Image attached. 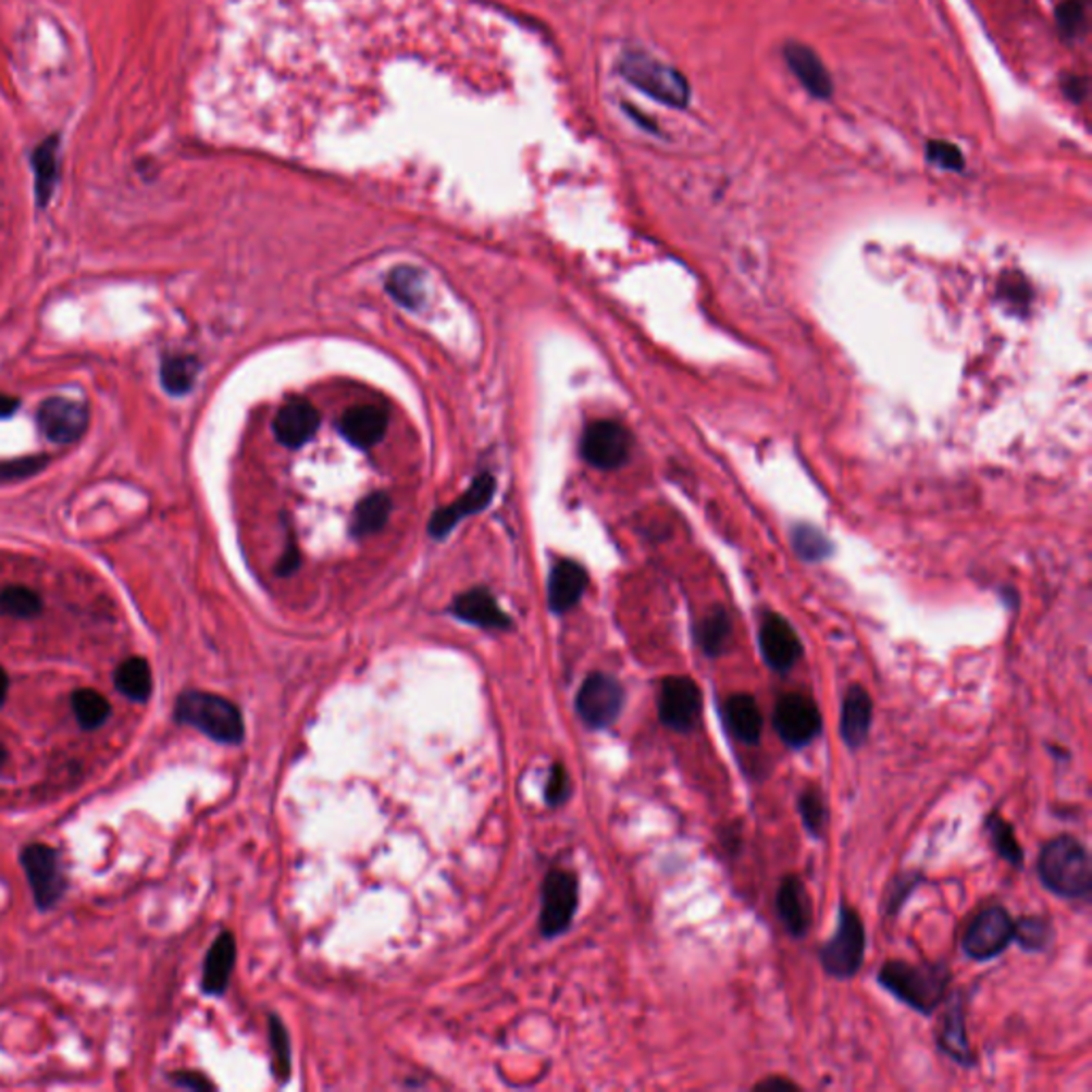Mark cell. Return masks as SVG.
<instances>
[{
    "instance_id": "obj_1",
    "label": "cell",
    "mask_w": 1092,
    "mask_h": 1092,
    "mask_svg": "<svg viewBox=\"0 0 1092 1092\" xmlns=\"http://www.w3.org/2000/svg\"><path fill=\"white\" fill-rule=\"evenodd\" d=\"M954 982L947 963H907L888 960L877 971V983L898 1003L930 1018L943 1005Z\"/></svg>"
},
{
    "instance_id": "obj_2",
    "label": "cell",
    "mask_w": 1092,
    "mask_h": 1092,
    "mask_svg": "<svg viewBox=\"0 0 1092 1092\" xmlns=\"http://www.w3.org/2000/svg\"><path fill=\"white\" fill-rule=\"evenodd\" d=\"M1038 877L1041 885L1065 901H1089L1092 892V863L1087 845L1071 834H1058L1039 849Z\"/></svg>"
},
{
    "instance_id": "obj_3",
    "label": "cell",
    "mask_w": 1092,
    "mask_h": 1092,
    "mask_svg": "<svg viewBox=\"0 0 1092 1092\" xmlns=\"http://www.w3.org/2000/svg\"><path fill=\"white\" fill-rule=\"evenodd\" d=\"M867 958V929L863 916L856 907L841 901L836 929L826 943L818 947V960L821 969L841 982L854 980Z\"/></svg>"
},
{
    "instance_id": "obj_4",
    "label": "cell",
    "mask_w": 1092,
    "mask_h": 1092,
    "mask_svg": "<svg viewBox=\"0 0 1092 1092\" xmlns=\"http://www.w3.org/2000/svg\"><path fill=\"white\" fill-rule=\"evenodd\" d=\"M175 719L222 745H239L246 734L241 710L210 692H184L175 705Z\"/></svg>"
},
{
    "instance_id": "obj_5",
    "label": "cell",
    "mask_w": 1092,
    "mask_h": 1092,
    "mask_svg": "<svg viewBox=\"0 0 1092 1092\" xmlns=\"http://www.w3.org/2000/svg\"><path fill=\"white\" fill-rule=\"evenodd\" d=\"M621 75L668 108L683 110L690 103L687 79L672 66L645 54H628L621 62Z\"/></svg>"
},
{
    "instance_id": "obj_6",
    "label": "cell",
    "mask_w": 1092,
    "mask_h": 1092,
    "mask_svg": "<svg viewBox=\"0 0 1092 1092\" xmlns=\"http://www.w3.org/2000/svg\"><path fill=\"white\" fill-rule=\"evenodd\" d=\"M772 728L785 747L803 752L821 736L823 717L809 696L801 692H787L781 694L774 705Z\"/></svg>"
},
{
    "instance_id": "obj_7",
    "label": "cell",
    "mask_w": 1092,
    "mask_h": 1092,
    "mask_svg": "<svg viewBox=\"0 0 1092 1092\" xmlns=\"http://www.w3.org/2000/svg\"><path fill=\"white\" fill-rule=\"evenodd\" d=\"M659 723L677 734H692L703 719V690L692 677L674 674L659 683L657 692Z\"/></svg>"
},
{
    "instance_id": "obj_8",
    "label": "cell",
    "mask_w": 1092,
    "mask_h": 1092,
    "mask_svg": "<svg viewBox=\"0 0 1092 1092\" xmlns=\"http://www.w3.org/2000/svg\"><path fill=\"white\" fill-rule=\"evenodd\" d=\"M1014 943V918L1003 905H990L973 916L963 934V952L976 963L1001 956Z\"/></svg>"
},
{
    "instance_id": "obj_9",
    "label": "cell",
    "mask_w": 1092,
    "mask_h": 1092,
    "mask_svg": "<svg viewBox=\"0 0 1092 1092\" xmlns=\"http://www.w3.org/2000/svg\"><path fill=\"white\" fill-rule=\"evenodd\" d=\"M579 909V879L576 874L553 869L546 874L541 890V932L555 939L572 927Z\"/></svg>"
},
{
    "instance_id": "obj_10",
    "label": "cell",
    "mask_w": 1092,
    "mask_h": 1092,
    "mask_svg": "<svg viewBox=\"0 0 1092 1092\" xmlns=\"http://www.w3.org/2000/svg\"><path fill=\"white\" fill-rule=\"evenodd\" d=\"M625 707V690L612 674L592 672L579 694L576 712L592 730H606L621 717Z\"/></svg>"
},
{
    "instance_id": "obj_11",
    "label": "cell",
    "mask_w": 1092,
    "mask_h": 1092,
    "mask_svg": "<svg viewBox=\"0 0 1092 1092\" xmlns=\"http://www.w3.org/2000/svg\"><path fill=\"white\" fill-rule=\"evenodd\" d=\"M943 1014L939 1018V1027L934 1033L936 1050L945 1054L950 1060L965 1069H973L978 1065L976 1052L967 1035V998L960 990L947 992L943 1001Z\"/></svg>"
},
{
    "instance_id": "obj_12",
    "label": "cell",
    "mask_w": 1092,
    "mask_h": 1092,
    "mask_svg": "<svg viewBox=\"0 0 1092 1092\" xmlns=\"http://www.w3.org/2000/svg\"><path fill=\"white\" fill-rule=\"evenodd\" d=\"M22 867L28 877L37 905L41 909L54 907L66 890V879L62 873L55 849L41 843L28 845L22 852Z\"/></svg>"
},
{
    "instance_id": "obj_13",
    "label": "cell",
    "mask_w": 1092,
    "mask_h": 1092,
    "mask_svg": "<svg viewBox=\"0 0 1092 1092\" xmlns=\"http://www.w3.org/2000/svg\"><path fill=\"white\" fill-rule=\"evenodd\" d=\"M758 645L766 666L777 674H787L803 657V643L787 619L768 612L760 623Z\"/></svg>"
},
{
    "instance_id": "obj_14",
    "label": "cell",
    "mask_w": 1092,
    "mask_h": 1092,
    "mask_svg": "<svg viewBox=\"0 0 1092 1092\" xmlns=\"http://www.w3.org/2000/svg\"><path fill=\"white\" fill-rule=\"evenodd\" d=\"M774 907L781 927L792 939L796 941L807 939L809 930L814 927V903L805 881L798 874L781 877Z\"/></svg>"
},
{
    "instance_id": "obj_15",
    "label": "cell",
    "mask_w": 1092,
    "mask_h": 1092,
    "mask_svg": "<svg viewBox=\"0 0 1092 1092\" xmlns=\"http://www.w3.org/2000/svg\"><path fill=\"white\" fill-rule=\"evenodd\" d=\"M581 452L594 468L615 470L628 461L630 434L615 421H596L583 434Z\"/></svg>"
},
{
    "instance_id": "obj_16",
    "label": "cell",
    "mask_w": 1092,
    "mask_h": 1092,
    "mask_svg": "<svg viewBox=\"0 0 1092 1092\" xmlns=\"http://www.w3.org/2000/svg\"><path fill=\"white\" fill-rule=\"evenodd\" d=\"M39 430L54 444H69L84 436L88 430V408L82 401L52 397L46 399L37 412Z\"/></svg>"
},
{
    "instance_id": "obj_17",
    "label": "cell",
    "mask_w": 1092,
    "mask_h": 1092,
    "mask_svg": "<svg viewBox=\"0 0 1092 1092\" xmlns=\"http://www.w3.org/2000/svg\"><path fill=\"white\" fill-rule=\"evenodd\" d=\"M873 712L871 694L860 683H852L843 696L841 719H839L841 741L852 754L869 743L873 728Z\"/></svg>"
},
{
    "instance_id": "obj_18",
    "label": "cell",
    "mask_w": 1092,
    "mask_h": 1092,
    "mask_svg": "<svg viewBox=\"0 0 1092 1092\" xmlns=\"http://www.w3.org/2000/svg\"><path fill=\"white\" fill-rule=\"evenodd\" d=\"M721 721L725 732L747 747H758L765 732V717L758 700L747 692L730 694L721 707Z\"/></svg>"
},
{
    "instance_id": "obj_19",
    "label": "cell",
    "mask_w": 1092,
    "mask_h": 1092,
    "mask_svg": "<svg viewBox=\"0 0 1092 1092\" xmlns=\"http://www.w3.org/2000/svg\"><path fill=\"white\" fill-rule=\"evenodd\" d=\"M493 493H495V481L489 474L479 476L470 489L463 493L459 499H455L450 506L437 510L430 523V534L434 538H444L463 517L476 514L485 510L492 504Z\"/></svg>"
},
{
    "instance_id": "obj_20",
    "label": "cell",
    "mask_w": 1092,
    "mask_h": 1092,
    "mask_svg": "<svg viewBox=\"0 0 1092 1092\" xmlns=\"http://www.w3.org/2000/svg\"><path fill=\"white\" fill-rule=\"evenodd\" d=\"M321 425L317 408L303 399L288 401L273 421V432L288 448H299L308 444Z\"/></svg>"
},
{
    "instance_id": "obj_21",
    "label": "cell",
    "mask_w": 1092,
    "mask_h": 1092,
    "mask_svg": "<svg viewBox=\"0 0 1092 1092\" xmlns=\"http://www.w3.org/2000/svg\"><path fill=\"white\" fill-rule=\"evenodd\" d=\"M783 58L790 71L796 75V79L811 97L816 99L832 97V77L821 58L811 48L803 44H787L783 48Z\"/></svg>"
},
{
    "instance_id": "obj_22",
    "label": "cell",
    "mask_w": 1092,
    "mask_h": 1092,
    "mask_svg": "<svg viewBox=\"0 0 1092 1092\" xmlns=\"http://www.w3.org/2000/svg\"><path fill=\"white\" fill-rule=\"evenodd\" d=\"M587 572L583 566L570 559H561L555 563L548 579V606L553 612L563 615L572 610L587 590Z\"/></svg>"
},
{
    "instance_id": "obj_23",
    "label": "cell",
    "mask_w": 1092,
    "mask_h": 1092,
    "mask_svg": "<svg viewBox=\"0 0 1092 1092\" xmlns=\"http://www.w3.org/2000/svg\"><path fill=\"white\" fill-rule=\"evenodd\" d=\"M450 610L457 619L483 630H508L512 625L510 617L499 608L492 592L483 587L461 594L452 601Z\"/></svg>"
},
{
    "instance_id": "obj_24",
    "label": "cell",
    "mask_w": 1092,
    "mask_h": 1092,
    "mask_svg": "<svg viewBox=\"0 0 1092 1092\" xmlns=\"http://www.w3.org/2000/svg\"><path fill=\"white\" fill-rule=\"evenodd\" d=\"M386 414L379 406H357L344 412L339 432L357 448H372L386 434Z\"/></svg>"
},
{
    "instance_id": "obj_25",
    "label": "cell",
    "mask_w": 1092,
    "mask_h": 1092,
    "mask_svg": "<svg viewBox=\"0 0 1092 1092\" xmlns=\"http://www.w3.org/2000/svg\"><path fill=\"white\" fill-rule=\"evenodd\" d=\"M237 958V945L233 932H222L208 952L203 967V992L220 996L226 992L231 973Z\"/></svg>"
},
{
    "instance_id": "obj_26",
    "label": "cell",
    "mask_w": 1092,
    "mask_h": 1092,
    "mask_svg": "<svg viewBox=\"0 0 1092 1092\" xmlns=\"http://www.w3.org/2000/svg\"><path fill=\"white\" fill-rule=\"evenodd\" d=\"M696 643H698L700 652L709 659L723 656L730 649L732 619L721 606L712 608L709 615L700 621V625L696 628Z\"/></svg>"
},
{
    "instance_id": "obj_27",
    "label": "cell",
    "mask_w": 1092,
    "mask_h": 1092,
    "mask_svg": "<svg viewBox=\"0 0 1092 1092\" xmlns=\"http://www.w3.org/2000/svg\"><path fill=\"white\" fill-rule=\"evenodd\" d=\"M983 828H985L988 841H990L992 849L996 852V856L1001 860H1005L1007 865H1012L1014 869H1022V865H1025V847L1020 845L1014 826L1007 819L1003 818V816L990 814L985 818V821H983Z\"/></svg>"
},
{
    "instance_id": "obj_28",
    "label": "cell",
    "mask_w": 1092,
    "mask_h": 1092,
    "mask_svg": "<svg viewBox=\"0 0 1092 1092\" xmlns=\"http://www.w3.org/2000/svg\"><path fill=\"white\" fill-rule=\"evenodd\" d=\"M796 809H798V816H801V823H803L805 832L814 841H821L826 836L828 821H830L828 801H826L821 787H818V785L803 787L798 792V798H796Z\"/></svg>"
},
{
    "instance_id": "obj_29",
    "label": "cell",
    "mask_w": 1092,
    "mask_h": 1092,
    "mask_svg": "<svg viewBox=\"0 0 1092 1092\" xmlns=\"http://www.w3.org/2000/svg\"><path fill=\"white\" fill-rule=\"evenodd\" d=\"M115 687L126 698L146 703L152 694V670L144 657H131L115 670Z\"/></svg>"
},
{
    "instance_id": "obj_30",
    "label": "cell",
    "mask_w": 1092,
    "mask_h": 1092,
    "mask_svg": "<svg viewBox=\"0 0 1092 1092\" xmlns=\"http://www.w3.org/2000/svg\"><path fill=\"white\" fill-rule=\"evenodd\" d=\"M390 508L393 504L386 493H372L365 499H361L352 517V534L361 538L381 532L388 521Z\"/></svg>"
},
{
    "instance_id": "obj_31",
    "label": "cell",
    "mask_w": 1092,
    "mask_h": 1092,
    "mask_svg": "<svg viewBox=\"0 0 1092 1092\" xmlns=\"http://www.w3.org/2000/svg\"><path fill=\"white\" fill-rule=\"evenodd\" d=\"M1054 925L1043 916H1025L1014 920V943H1018V947L1027 954L1045 952L1054 943Z\"/></svg>"
},
{
    "instance_id": "obj_32",
    "label": "cell",
    "mask_w": 1092,
    "mask_h": 1092,
    "mask_svg": "<svg viewBox=\"0 0 1092 1092\" xmlns=\"http://www.w3.org/2000/svg\"><path fill=\"white\" fill-rule=\"evenodd\" d=\"M920 883H925L922 871L914 869V871H901V873L894 874L885 885L881 916L896 918L903 911V907L907 905V901L914 896V892L920 888Z\"/></svg>"
},
{
    "instance_id": "obj_33",
    "label": "cell",
    "mask_w": 1092,
    "mask_h": 1092,
    "mask_svg": "<svg viewBox=\"0 0 1092 1092\" xmlns=\"http://www.w3.org/2000/svg\"><path fill=\"white\" fill-rule=\"evenodd\" d=\"M71 707L84 730L101 728L110 717V700L97 690H77L71 698Z\"/></svg>"
},
{
    "instance_id": "obj_34",
    "label": "cell",
    "mask_w": 1092,
    "mask_h": 1092,
    "mask_svg": "<svg viewBox=\"0 0 1092 1092\" xmlns=\"http://www.w3.org/2000/svg\"><path fill=\"white\" fill-rule=\"evenodd\" d=\"M386 288L395 297V301L408 310H419L423 306L425 299L423 275L412 268H399L390 273Z\"/></svg>"
},
{
    "instance_id": "obj_35",
    "label": "cell",
    "mask_w": 1092,
    "mask_h": 1092,
    "mask_svg": "<svg viewBox=\"0 0 1092 1092\" xmlns=\"http://www.w3.org/2000/svg\"><path fill=\"white\" fill-rule=\"evenodd\" d=\"M199 374V363L186 355L166 357L161 365V383L171 395H184L193 388Z\"/></svg>"
},
{
    "instance_id": "obj_36",
    "label": "cell",
    "mask_w": 1092,
    "mask_h": 1092,
    "mask_svg": "<svg viewBox=\"0 0 1092 1092\" xmlns=\"http://www.w3.org/2000/svg\"><path fill=\"white\" fill-rule=\"evenodd\" d=\"M55 150H58V139L52 137L44 141L33 157L35 166V177H37V199L41 206H46L52 195H54L55 177H58V164H55Z\"/></svg>"
},
{
    "instance_id": "obj_37",
    "label": "cell",
    "mask_w": 1092,
    "mask_h": 1092,
    "mask_svg": "<svg viewBox=\"0 0 1092 1092\" xmlns=\"http://www.w3.org/2000/svg\"><path fill=\"white\" fill-rule=\"evenodd\" d=\"M270 1043H272L275 1078H277V1082H288L290 1071H293L290 1038H288L284 1022L277 1016H270Z\"/></svg>"
},
{
    "instance_id": "obj_38",
    "label": "cell",
    "mask_w": 1092,
    "mask_h": 1092,
    "mask_svg": "<svg viewBox=\"0 0 1092 1092\" xmlns=\"http://www.w3.org/2000/svg\"><path fill=\"white\" fill-rule=\"evenodd\" d=\"M41 598L28 587H7L0 594V612L17 619H30L39 615L41 610Z\"/></svg>"
},
{
    "instance_id": "obj_39",
    "label": "cell",
    "mask_w": 1092,
    "mask_h": 1092,
    "mask_svg": "<svg viewBox=\"0 0 1092 1092\" xmlns=\"http://www.w3.org/2000/svg\"><path fill=\"white\" fill-rule=\"evenodd\" d=\"M1056 24L1060 33L1069 39L1084 35L1089 24V2L1087 0H1065L1056 11Z\"/></svg>"
},
{
    "instance_id": "obj_40",
    "label": "cell",
    "mask_w": 1092,
    "mask_h": 1092,
    "mask_svg": "<svg viewBox=\"0 0 1092 1092\" xmlns=\"http://www.w3.org/2000/svg\"><path fill=\"white\" fill-rule=\"evenodd\" d=\"M794 545H796L798 555L803 559H809V561H819V559H823L830 553V543L826 541V536L819 534L816 528H809V525L796 528V532H794Z\"/></svg>"
},
{
    "instance_id": "obj_41",
    "label": "cell",
    "mask_w": 1092,
    "mask_h": 1092,
    "mask_svg": "<svg viewBox=\"0 0 1092 1092\" xmlns=\"http://www.w3.org/2000/svg\"><path fill=\"white\" fill-rule=\"evenodd\" d=\"M572 794L570 787V777L561 762L550 766L548 779H546L545 798L550 807H561Z\"/></svg>"
},
{
    "instance_id": "obj_42",
    "label": "cell",
    "mask_w": 1092,
    "mask_h": 1092,
    "mask_svg": "<svg viewBox=\"0 0 1092 1092\" xmlns=\"http://www.w3.org/2000/svg\"><path fill=\"white\" fill-rule=\"evenodd\" d=\"M929 161L941 169H947V171H963L965 166V159H963V152L954 146V144H947V141H930L929 150Z\"/></svg>"
},
{
    "instance_id": "obj_43",
    "label": "cell",
    "mask_w": 1092,
    "mask_h": 1092,
    "mask_svg": "<svg viewBox=\"0 0 1092 1092\" xmlns=\"http://www.w3.org/2000/svg\"><path fill=\"white\" fill-rule=\"evenodd\" d=\"M46 463H48L46 457H22V459L4 461V463H0V481L26 479L30 474L41 472Z\"/></svg>"
},
{
    "instance_id": "obj_44",
    "label": "cell",
    "mask_w": 1092,
    "mask_h": 1092,
    "mask_svg": "<svg viewBox=\"0 0 1092 1092\" xmlns=\"http://www.w3.org/2000/svg\"><path fill=\"white\" fill-rule=\"evenodd\" d=\"M173 1082L188 1091H212L214 1084L201 1074H173Z\"/></svg>"
},
{
    "instance_id": "obj_45",
    "label": "cell",
    "mask_w": 1092,
    "mask_h": 1092,
    "mask_svg": "<svg viewBox=\"0 0 1092 1092\" xmlns=\"http://www.w3.org/2000/svg\"><path fill=\"white\" fill-rule=\"evenodd\" d=\"M754 1091L758 1092H774V1091H801V1087L787 1078H781V1076H770V1078H765L762 1082H758L754 1087Z\"/></svg>"
},
{
    "instance_id": "obj_46",
    "label": "cell",
    "mask_w": 1092,
    "mask_h": 1092,
    "mask_svg": "<svg viewBox=\"0 0 1092 1092\" xmlns=\"http://www.w3.org/2000/svg\"><path fill=\"white\" fill-rule=\"evenodd\" d=\"M1065 92H1067V97H1069L1074 103H1080V101L1087 97V92H1089V82H1087V79H1082V77H1078V75H1071V77L1065 82Z\"/></svg>"
},
{
    "instance_id": "obj_47",
    "label": "cell",
    "mask_w": 1092,
    "mask_h": 1092,
    "mask_svg": "<svg viewBox=\"0 0 1092 1092\" xmlns=\"http://www.w3.org/2000/svg\"><path fill=\"white\" fill-rule=\"evenodd\" d=\"M17 408H20V399L9 397V395H0V419H9Z\"/></svg>"
},
{
    "instance_id": "obj_48",
    "label": "cell",
    "mask_w": 1092,
    "mask_h": 1092,
    "mask_svg": "<svg viewBox=\"0 0 1092 1092\" xmlns=\"http://www.w3.org/2000/svg\"><path fill=\"white\" fill-rule=\"evenodd\" d=\"M7 694H9V677H7L4 668H0V707L4 705Z\"/></svg>"
},
{
    "instance_id": "obj_49",
    "label": "cell",
    "mask_w": 1092,
    "mask_h": 1092,
    "mask_svg": "<svg viewBox=\"0 0 1092 1092\" xmlns=\"http://www.w3.org/2000/svg\"><path fill=\"white\" fill-rule=\"evenodd\" d=\"M4 762H7V752L0 747V768L4 766Z\"/></svg>"
}]
</instances>
